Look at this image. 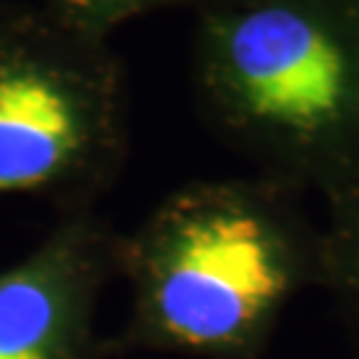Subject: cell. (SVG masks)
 <instances>
[{
    "label": "cell",
    "instance_id": "1",
    "mask_svg": "<svg viewBox=\"0 0 359 359\" xmlns=\"http://www.w3.org/2000/svg\"><path fill=\"white\" fill-rule=\"evenodd\" d=\"M192 75L256 176L325 197L359 173V0H205Z\"/></svg>",
    "mask_w": 359,
    "mask_h": 359
},
{
    "label": "cell",
    "instance_id": "2",
    "mask_svg": "<svg viewBox=\"0 0 359 359\" xmlns=\"http://www.w3.org/2000/svg\"><path fill=\"white\" fill-rule=\"evenodd\" d=\"M280 181H200L170 194L117 266L133 285L130 341L234 354L253 346L295 285L320 269L322 234Z\"/></svg>",
    "mask_w": 359,
    "mask_h": 359
},
{
    "label": "cell",
    "instance_id": "3",
    "mask_svg": "<svg viewBox=\"0 0 359 359\" xmlns=\"http://www.w3.org/2000/svg\"><path fill=\"white\" fill-rule=\"evenodd\" d=\"M126 149V90L104 35L59 11L0 27V194L83 200Z\"/></svg>",
    "mask_w": 359,
    "mask_h": 359
},
{
    "label": "cell",
    "instance_id": "4",
    "mask_svg": "<svg viewBox=\"0 0 359 359\" xmlns=\"http://www.w3.org/2000/svg\"><path fill=\"white\" fill-rule=\"evenodd\" d=\"M117 245L99 221L72 216L0 271V359L93 357V309Z\"/></svg>",
    "mask_w": 359,
    "mask_h": 359
},
{
    "label": "cell",
    "instance_id": "5",
    "mask_svg": "<svg viewBox=\"0 0 359 359\" xmlns=\"http://www.w3.org/2000/svg\"><path fill=\"white\" fill-rule=\"evenodd\" d=\"M325 200L327 226L320 231V271L333 280L359 325V173Z\"/></svg>",
    "mask_w": 359,
    "mask_h": 359
},
{
    "label": "cell",
    "instance_id": "6",
    "mask_svg": "<svg viewBox=\"0 0 359 359\" xmlns=\"http://www.w3.org/2000/svg\"><path fill=\"white\" fill-rule=\"evenodd\" d=\"M56 3H59V11H65L75 22L104 35L107 27L117 25L133 13H144L160 6H176V3H189L197 8L205 0H56Z\"/></svg>",
    "mask_w": 359,
    "mask_h": 359
}]
</instances>
